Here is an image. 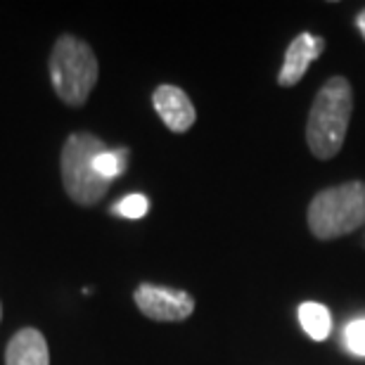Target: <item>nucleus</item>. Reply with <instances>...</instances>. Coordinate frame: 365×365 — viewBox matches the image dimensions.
I'll return each mask as SVG.
<instances>
[{"mask_svg":"<svg viewBox=\"0 0 365 365\" xmlns=\"http://www.w3.org/2000/svg\"><path fill=\"white\" fill-rule=\"evenodd\" d=\"M133 302L145 318L157 323H180L195 313V299L182 289L143 282L133 292Z\"/></svg>","mask_w":365,"mask_h":365,"instance_id":"5","label":"nucleus"},{"mask_svg":"<svg viewBox=\"0 0 365 365\" xmlns=\"http://www.w3.org/2000/svg\"><path fill=\"white\" fill-rule=\"evenodd\" d=\"M344 344L354 356H365V318L349 320L344 327Z\"/></svg>","mask_w":365,"mask_h":365,"instance_id":"12","label":"nucleus"},{"mask_svg":"<svg viewBox=\"0 0 365 365\" xmlns=\"http://www.w3.org/2000/svg\"><path fill=\"white\" fill-rule=\"evenodd\" d=\"M109 211L121 218H128V221H138V218H143L150 211V200L145 195H126L116 204H112Z\"/></svg>","mask_w":365,"mask_h":365,"instance_id":"11","label":"nucleus"},{"mask_svg":"<svg viewBox=\"0 0 365 365\" xmlns=\"http://www.w3.org/2000/svg\"><path fill=\"white\" fill-rule=\"evenodd\" d=\"M5 365H50L46 337L34 327L14 332L5 349Z\"/></svg>","mask_w":365,"mask_h":365,"instance_id":"8","label":"nucleus"},{"mask_svg":"<svg viewBox=\"0 0 365 365\" xmlns=\"http://www.w3.org/2000/svg\"><path fill=\"white\" fill-rule=\"evenodd\" d=\"M356 29L361 31V36L365 38V10L359 12V17H356Z\"/></svg>","mask_w":365,"mask_h":365,"instance_id":"13","label":"nucleus"},{"mask_svg":"<svg viewBox=\"0 0 365 365\" xmlns=\"http://www.w3.org/2000/svg\"><path fill=\"white\" fill-rule=\"evenodd\" d=\"M309 228L318 240H337L365 225V182L349 180L320 190L309 204Z\"/></svg>","mask_w":365,"mask_h":365,"instance_id":"3","label":"nucleus"},{"mask_svg":"<svg viewBox=\"0 0 365 365\" xmlns=\"http://www.w3.org/2000/svg\"><path fill=\"white\" fill-rule=\"evenodd\" d=\"M102 150H107V145L98 135L86 133V130L71 133L62 148V182L69 200L76 202L78 207H95L109 192L112 182L100 178V173L95 171V157Z\"/></svg>","mask_w":365,"mask_h":365,"instance_id":"4","label":"nucleus"},{"mask_svg":"<svg viewBox=\"0 0 365 365\" xmlns=\"http://www.w3.org/2000/svg\"><path fill=\"white\" fill-rule=\"evenodd\" d=\"M48 69L55 95L69 107L86 105L100 74L93 48L71 34H64L55 41Z\"/></svg>","mask_w":365,"mask_h":365,"instance_id":"2","label":"nucleus"},{"mask_svg":"<svg viewBox=\"0 0 365 365\" xmlns=\"http://www.w3.org/2000/svg\"><path fill=\"white\" fill-rule=\"evenodd\" d=\"M299 323L302 330L309 334L313 341H323L330 337L332 332V316L327 306L318 302H304L299 306Z\"/></svg>","mask_w":365,"mask_h":365,"instance_id":"9","label":"nucleus"},{"mask_svg":"<svg viewBox=\"0 0 365 365\" xmlns=\"http://www.w3.org/2000/svg\"><path fill=\"white\" fill-rule=\"evenodd\" d=\"M128 164V150H102L98 157H95V171L100 173V178H105L107 182H112L114 178H119L123 171H126Z\"/></svg>","mask_w":365,"mask_h":365,"instance_id":"10","label":"nucleus"},{"mask_svg":"<svg viewBox=\"0 0 365 365\" xmlns=\"http://www.w3.org/2000/svg\"><path fill=\"white\" fill-rule=\"evenodd\" d=\"M152 105H155L157 114L162 116L164 126L173 130V133H185L195 126L197 112L192 100L187 98V93L178 88V86L162 83L157 86L155 95H152Z\"/></svg>","mask_w":365,"mask_h":365,"instance_id":"6","label":"nucleus"},{"mask_svg":"<svg viewBox=\"0 0 365 365\" xmlns=\"http://www.w3.org/2000/svg\"><path fill=\"white\" fill-rule=\"evenodd\" d=\"M354 109V91L344 76H332L318 91L306 121V143L316 159L337 157L346 140Z\"/></svg>","mask_w":365,"mask_h":365,"instance_id":"1","label":"nucleus"},{"mask_svg":"<svg viewBox=\"0 0 365 365\" xmlns=\"http://www.w3.org/2000/svg\"><path fill=\"white\" fill-rule=\"evenodd\" d=\"M325 50V41L318 38L309 31L299 34L294 41L289 43V48L284 50V62L280 67V74H277V83L282 88H292L304 78L306 69L311 67L313 60H318Z\"/></svg>","mask_w":365,"mask_h":365,"instance_id":"7","label":"nucleus"},{"mask_svg":"<svg viewBox=\"0 0 365 365\" xmlns=\"http://www.w3.org/2000/svg\"><path fill=\"white\" fill-rule=\"evenodd\" d=\"M0 318H3V306H0Z\"/></svg>","mask_w":365,"mask_h":365,"instance_id":"14","label":"nucleus"}]
</instances>
